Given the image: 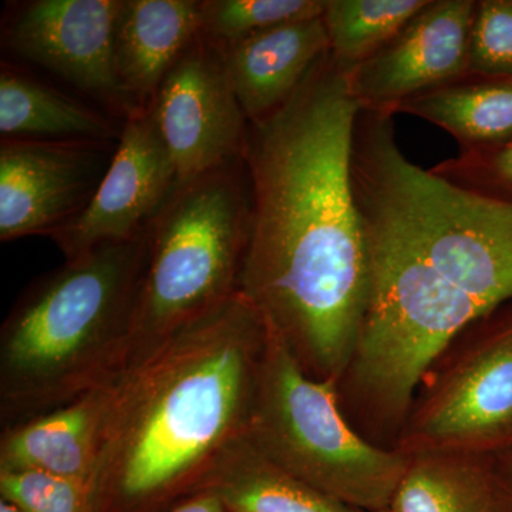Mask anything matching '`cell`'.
I'll list each match as a JSON object with an SVG mask.
<instances>
[{
    "instance_id": "obj_1",
    "label": "cell",
    "mask_w": 512,
    "mask_h": 512,
    "mask_svg": "<svg viewBox=\"0 0 512 512\" xmlns=\"http://www.w3.org/2000/svg\"><path fill=\"white\" fill-rule=\"evenodd\" d=\"M394 116L360 110L350 177L367 255L365 318L343 382L402 424L448 346L512 306V202L448 183L400 150ZM339 384V386H340Z\"/></svg>"
},
{
    "instance_id": "obj_2",
    "label": "cell",
    "mask_w": 512,
    "mask_h": 512,
    "mask_svg": "<svg viewBox=\"0 0 512 512\" xmlns=\"http://www.w3.org/2000/svg\"><path fill=\"white\" fill-rule=\"evenodd\" d=\"M359 103L323 57L288 104L249 124L251 225L239 292L303 370L340 384L365 318L367 255L350 156Z\"/></svg>"
},
{
    "instance_id": "obj_3",
    "label": "cell",
    "mask_w": 512,
    "mask_h": 512,
    "mask_svg": "<svg viewBox=\"0 0 512 512\" xmlns=\"http://www.w3.org/2000/svg\"><path fill=\"white\" fill-rule=\"evenodd\" d=\"M268 325L241 292L109 384L94 512H168L248 434Z\"/></svg>"
},
{
    "instance_id": "obj_4",
    "label": "cell",
    "mask_w": 512,
    "mask_h": 512,
    "mask_svg": "<svg viewBox=\"0 0 512 512\" xmlns=\"http://www.w3.org/2000/svg\"><path fill=\"white\" fill-rule=\"evenodd\" d=\"M148 225L64 262L20 295L0 330L3 429L103 389L126 369Z\"/></svg>"
},
{
    "instance_id": "obj_5",
    "label": "cell",
    "mask_w": 512,
    "mask_h": 512,
    "mask_svg": "<svg viewBox=\"0 0 512 512\" xmlns=\"http://www.w3.org/2000/svg\"><path fill=\"white\" fill-rule=\"evenodd\" d=\"M249 225L244 158L175 187L148 224L127 366L239 292Z\"/></svg>"
},
{
    "instance_id": "obj_6",
    "label": "cell",
    "mask_w": 512,
    "mask_h": 512,
    "mask_svg": "<svg viewBox=\"0 0 512 512\" xmlns=\"http://www.w3.org/2000/svg\"><path fill=\"white\" fill-rule=\"evenodd\" d=\"M248 440L276 466L363 512L387 510L410 456L363 439L350 426L339 386L303 370L266 320Z\"/></svg>"
},
{
    "instance_id": "obj_7",
    "label": "cell",
    "mask_w": 512,
    "mask_h": 512,
    "mask_svg": "<svg viewBox=\"0 0 512 512\" xmlns=\"http://www.w3.org/2000/svg\"><path fill=\"white\" fill-rule=\"evenodd\" d=\"M485 325L406 420L404 453L493 457L512 447V306Z\"/></svg>"
},
{
    "instance_id": "obj_8",
    "label": "cell",
    "mask_w": 512,
    "mask_h": 512,
    "mask_svg": "<svg viewBox=\"0 0 512 512\" xmlns=\"http://www.w3.org/2000/svg\"><path fill=\"white\" fill-rule=\"evenodd\" d=\"M148 111L173 160L177 185L245 156L249 121L221 47L205 36L175 63Z\"/></svg>"
},
{
    "instance_id": "obj_9",
    "label": "cell",
    "mask_w": 512,
    "mask_h": 512,
    "mask_svg": "<svg viewBox=\"0 0 512 512\" xmlns=\"http://www.w3.org/2000/svg\"><path fill=\"white\" fill-rule=\"evenodd\" d=\"M123 0H33L20 3L2 29V43L104 104L123 120L141 113L114 69V33Z\"/></svg>"
},
{
    "instance_id": "obj_10",
    "label": "cell",
    "mask_w": 512,
    "mask_h": 512,
    "mask_svg": "<svg viewBox=\"0 0 512 512\" xmlns=\"http://www.w3.org/2000/svg\"><path fill=\"white\" fill-rule=\"evenodd\" d=\"M119 141L2 140L0 239L55 234L79 217Z\"/></svg>"
},
{
    "instance_id": "obj_11",
    "label": "cell",
    "mask_w": 512,
    "mask_h": 512,
    "mask_svg": "<svg viewBox=\"0 0 512 512\" xmlns=\"http://www.w3.org/2000/svg\"><path fill=\"white\" fill-rule=\"evenodd\" d=\"M477 0H427L376 53L348 70L360 109L396 114L403 101L468 73Z\"/></svg>"
},
{
    "instance_id": "obj_12",
    "label": "cell",
    "mask_w": 512,
    "mask_h": 512,
    "mask_svg": "<svg viewBox=\"0 0 512 512\" xmlns=\"http://www.w3.org/2000/svg\"><path fill=\"white\" fill-rule=\"evenodd\" d=\"M177 187L173 160L150 111L123 121L109 170L86 210L50 239L66 258L136 237Z\"/></svg>"
},
{
    "instance_id": "obj_13",
    "label": "cell",
    "mask_w": 512,
    "mask_h": 512,
    "mask_svg": "<svg viewBox=\"0 0 512 512\" xmlns=\"http://www.w3.org/2000/svg\"><path fill=\"white\" fill-rule=\"evenodd\" d=\"M221 49L235 96L249 124H256L299 92L329 55V40L323 19L316 18L275 26Z\"/></svg>"
},
{
    "instance_id": "obj_14",
    "label": "cell",
    "mask_w": 512,
    "mask_h": 512,
    "mask_svg": "<svg viewBox=\"0 0 512 512\" xmlns=\"http://www.w3.org/2000/svg\"><path fill=\"white\" fill-rule=\"evenodd\" d=\"M107 397L109 386L5 427L0 437V473L36 471L93 490Z\"/></svg>"
},
{
    "instance_id": "obj_15",
    "label": "cell",
    "mask_w": 512,
    "mask_h": 512,
    "mask_svg": "<svg viewBox=\"0 0 512 512\" xmlns=\"http://www.w3.org/2000/svg\"><path fill=\"white\" fill-rule=\"evenodd\" d=\"M198 0H123L114 69L127 99L147 111L167 74L201 36Z\"/></svg>"
},
{
    "instance_id": "obj_16",
    "label": "cell",
    "mask_w": 512,
    "mask_h": 512,
    "mask_svg": "<svg viewBox=\"0 0 512 512\" xmlns=\"http://www.w3.org/2000/svg\"><path fill=\"white\" fill-rule=\"evenodd\" d=\"M429 121L450 134L460 151L512 141V76H466L403 101L396 114Z\"/></svg>"
},
{
    "instance_id": "obj_17",
    "label": "cell",
    "mask_w": 512,
    "mask_h": 512,
    "mask_svg": "<svg viewBox=\"0 0 512 512\" xmlns=\"http://www.w3.org/2000/svg\"><path fill=\"white\" fill-rule=\"evenodd\" d=\"M120 133L121 128L82 101L2 64V140L119 141Z\"/></svg>"
},
{
    "instance_id": "obj_18",
    "label": "cell",
    "mask_w": 512,
    "mask_h": 512,
    "mask_svg": "<svg viewBox=\"0 0 512 512\" xmlns=\"http://www.w3.org/2000/svg\"><path fill=\"white\" fill-rule=\"evenodd\" d=\"M204 491L217 495L228 512H363L276 466L248 434L228 451Z\"/></svg>"
},
{
    "instance_id": "obj_19",
    "label": "cell",
    "mask_w": 512,
    "mask_h": 512,
    "mask_svg": "<svg viewBox=\"0 0 512 512\" xmlns=\"http://www.w3.org/2000/svg\"><path fill=\"white\" fill-rule=\"evenodd\" d=\"M387 510L495 512L491 457L413 454Z\"/></svg>"
},
{
    "instance_id": "obj_20",
    "label": "cell",
    "mask_w": 512,
    "mask_h": 512,
    "mask_svg": "<svg viewBox=\"0 0 512 512\" xmlns=\"http://www.w3.org/2000/svg\"><path fill=\"white\" fill-rule=\"evenodd\" d=\"M427 0H326L329 55L353 69L376 55Z\"/></svg>"
},
{
    "instance_id": "obj_21",
    "label": "cell",
    "mask_w": 512,
    "mask_h": 512,
    "mask_svg": "<svg viewBox=\"0 0 512 512\" xmlns=\"http://www.w3.org/2000/svg\"><path fill=\"white\" fill-rule=\"evenodd\" d=\"M326 0H202L201 35L224 47L286 23L322 18Z\"/></svg>"
},
{
    "instance_id": "obj_22",
    "label": "cell",
    "mask_w": 512,
    "mask_h": 512,
    "mask_svg": "<svg viewBox=\"0 0 512 512\" xmlns=\"http://www.w3.org/2000/svg\"><path fill=\"white\" fill-rule=\"evenodd\" d=\"M0 495L20 512H94L87 485L36 471L0 473Z\"/></svg>"
},
{
    "instance_id": "obj_23",
    "label": "cell",
    "mask_w": 512,
    "mask_h": 512,
    "mask_svg": "<svg viewBox=\"0 0 512 512\" xmlns=\"http://www.w3.org/2000/svg\"><path fill=\"white\" fill-rule=\"evenodd\" d=\"M448 183L493 200L512 202V141L504 146L458 151L430 168Z\"/></svg>"
},
{
    "instance_id": "obj_24",
    "label": "cell",
    "mask_w": 512,
    "mask_h": 512,
    "mask_svg": "<svg viewBox=\"0 0 512 512\" xmlns=\"http://www.w3.org/2000/svg\"><path fill=\"white\" fill-rule=\"evenodd\" d=\"M468 73L512 76V0H480L471 25Z\"/></svg>"
},
{
    "instance_id": "obj_25",
    "label": "cell",
    "mask_w": 512,
    "mask_h": 512,
    "mask_svg": "<svg viewBox=\"0 0 512 512\" xmlns=\"http://www.w3.org/2000/svg\"><path fill=\"white\" fill-rule=\"evenodd\" d=\"M495 512H512V447L491 457Z\"/></svg>"
},
{
    "instance_id": "obj_26",
    "label": "cell",
    "mask_w": 512,
    "mask_h": 512,
    "mask_svg": "<svg viewBox=\"0 0 512 512\" xmlns=\"http://www.w3.org/2000/svg\"><path fill=\"white\" fill-rule=\"evenodd\" d=\"M168 512H228L220 498L211 491L192 495Z\"/></svg>"
},
{
    "instance_id": "obj_27",
    "label": "cell",
    "mask_w": 512,
    "mask_h": 512,
    "mask_svg": "<svg viewBox=\"0 0 512 512\" xmlns=\"http://www.w3.org/2000/svg\"><path fill=\"white\" fill-rule=\"evenodd\" d=\"M0 512H20L15 505L10 504L9 501L0 500Z\"/></svg>"
},
{
    "instance_id": "obj_28",
    "label": "cell",
    "mask_w": 512,
    "mask_h": 512,
    "mask_svg": "<svg viewBox=\"0 0 512 512\" xmlns=\"http://www.w3.org/2000/svg\"><path fill=\"white\" fill-rule=\"evenodd\" d=\"M380 512H389V510H384V511H380Z\"/></svg>"
}]
</instances>
